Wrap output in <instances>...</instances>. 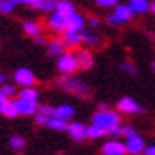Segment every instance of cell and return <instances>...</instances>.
Wrapping results in <instances>:
<instances>
[{
  "mask_svg": "<svg viewBox=\"0 0 155 155\" xmlns=\"http://www.w3.org/2000/svg\"><path fill=\"white\" fill-rule=\"evenodd\" d=\"M49 117H51V116H48V114H43V112H40V114L37 116V124H38V125H48Z\"/></svg>",
  "mask_w": 155,
  "mask_h": 155,
  "instance_id": "29",
  "label": "cell"
},
{
  "mask_svg": "<svg viewBox=\"0 0 155 155\" xmlns=\"http://www.w3.org/2000/svg\"><path fill=\"white\" fill-rule=\"evenodd\" d=\"M62 86L65 89H68L70 92H74V94H79V95H87V92H89L87 86L81 79H78V78H63Z\"/></svg>",
  "mask_w": 155,
  "mask_h": 155,
  "instance_id": "4",
  "label": "cell"
},
{
  "mask_svg": "<svg viewBox=\"0 0 155 155\" xmlns=\"http://www.w3.org/2000/svg\"><path fill=\"white\" fill-rule=\"evenodd\" d=\"M89 24H90V27L97 29V27L100 25V21H98V19H90V21H89Z\"/></svg>",
  "mask_w": 155,
  "mask_h": 155,
  "instance_id": "36",
  "label": "cell"
},
{
  "mask_svg": "<svg viewBox=\"0 0 155 155\" xmlns=\"http://www.w3.org/2000/svg\"><path fill=\"white\" fill-rule=\"evenodd\" d=\"M21 97L25 98V100H32V101H37L38 100V94L37 90L32 89V87H25L22 92H21Z\"/></svg>",
  "mask_w": 155,
  "mask_h": 155,
  "instance_id": "26",
  "label": "cell"
},
{
  "mask_svg": "<svg viewBox=\"0 0 155 155\" xmlns=\"http://www.w3.org/2000/svg\"><path fill=\"white\" fill-rule=\"evenodd\" d=\"M86 133H87L89 138L97 139V138H101L103 135H106V130L101 128V127H98V125H95V124H92L90 127H87V128H86Z\"/></svg>",
  "mask_w": 155,
  "mask_h": 155,
  "instance_id": "22",
  "label": "cell"
},
{
  "mask_svg": "<svg viewBox=\"0 0 155 155\" xmlns=\"http://www.w3.org/2000/svg\"><path fill=\"white\" fill-rule=\"evenodd\" d=\"M37 43H38V45H43V43H45L43 37H37Z\"/></svg>",
  "mask_w": 155,
  "mask_h": 155,
  "instance_id": "38",
  "label": "cell"
},
{
  "mask_svg": "<svg viewBox=\"0 0 155 155\" xmlns=\"http://www.w3.org/2000/svg\"><path fill=\"white\" fill-rule=\"evenodd\" d=\"M6 103H8V100H6V97H5L3 94H0V114H3Z\"/></svg>",
  "mask_w": 155,
  "mask_h": 155,
  "instance_id": "33",
  "label": "cell"
},
{
  "mask_svg": "<svg viewBox=\"0 0 155 155\" xmlns=\"http://www.w3.org/2000/svg\"><path fill=\"white\" fill-rule=\"evenodd\" d=\"M63 51H65V45L60 40H52L48 46V52L51 55H60L63 54Z\"/></svg>",
  "mask_w": 155,
  "mask_h": 155,
  "instance_id": "21",
  "label": "cell"
},
{
  "mask_svg": "<svg viewBox=\"0 0 155 155\" xmlns=\"http://www.w3.org/2000/svg\"><path fill=\"white\" fill-rule=\"evenodd\" d=\"M18 104V109H19V114H24V116H32L37 112L38 106H37V101H32V100H25V98L19 97L16 100Z\"/></svg>",
  "mask_w": 155,
  "mask_h": 155,
  "instance_id": "10",
  "label": "cell"
},
{
  "mask_svg": "<svg viewBox=\"0 0 155 155\" xmlns=\"http://www.w3.org/2000/svg\"><path fill=\"white\" fill-rule=\"evenodd\" d=\"M84 27V18L81 15L74 13L73 16L68 18V29L67 30H82Z\"/></svg>",
  "mask_w": 155,
  "mask_h": 155,
  "instance_id": "18",
  "label": "cell"
},
{
  "mask_svg": "<svg viewBox=\"0 0 155 155\" xmlns=\"http://www.w3.org/2000/svg\"><path fill=\"white\" fill-rule=\"evenodd\" d=\"M55 11L60 13L62 16H65V18H70V16H73L74 15V6L68 2V0H59L57 2V6H55Z\"/></svg>",
  "mask_w": 155,
  "mask_h": 155,
  "instance_id": "13",
  "label": "cell"
},
{
  "mask_svg": "<svg viewBox=\"0 0 155 155\" xmlns=\"http://www.w3.org/2000/svg\"><path fill=\"white\" fill-rule=\"evenodd\" d=\"M32 6H35L37 10L43 11V13H49L54 11L57 6V0H32Z\"/></svg>",
  "mask_w": 155,
  "mask_h": 155,
  "instance_id": "12",
  "label": "cell"
},
{
  "mask_svg": "<svg viewBox=\"0 0 155 155\" xmlns=\"http://www.w3.org/2000/svg\"><path fill=\"white\" fill-rule=\"evenodd\" d=\"M81 33H82V41H86V43H89V45H95L97 41H98L97 35L90 33V32H87V30H81Z\"/></svg>",
  "mask_w": 155,
  "mask_h": 155,
  "instance_id": "27",
  "label": "cell"
},
{
  "mask_svg": "<svg viewBox=\"0 0 155 155\" xmlns=\"http://www.w3.org/2000/svg\"><path fill=\"white\" fill-rule=\"evenodd\" d=\"M122 68H124L128 74H135V73H136V68H135V65H133V63H124Z\"/></svg>",
  "mask_w": 155,
  "mask_h": 155,
  "instance_id": "30",
  "label": "cell"
},
{
  "mask_svg": "<svg viewBox=\"0 0 155 155\" xmlns=\"http://www.w3.org/2000/svg\"><path fill=\"white\" fill-rule=\"evenodd\" d=\"M0 94H3L6 98H8V97H11L13 94H15V87H13L11 84H3L2 89H0Z\"/></svg>",
  "mask_w": 155,
  "mask_h": 155,
  "instance_id": "28",
  "label": "cell"
},
{
  "mask_svg": "<svg viewBox=\"0 0 155 155\" xmlns=\"http://www.w3.org/2000/svg\"><path fill=\"white\" fill-rule=\"evenodd\" d=\"M117 106H119V109H120L122 112H125V114H138V112L143 111L139 104L130 97H124L122 100L117 103Z\"/></svg>",
  "mask_w": 155,
  "mask_h": 155,
  "instance_id": "9",
  "label": "cell"
},
{
  "mask_svg": "<svg viewBox=\"0 0 155 155\" xmlns=\"http://www.w3.org/2000/svg\"><path fill=\"white\" fill-rule=\"evenodd\" d=\"M97 2L101 6H112V5L117 3V0H97Z\"/></svg>",
  "mask_w": 155,
  "mask_h": 155,
  "instance_id": "34",
  "label": "cell"
},
{
  "mask_svg": "<svg viewBox=\"0 0 155 155\" xmlns=\"http://www.w3.org/2000/svg\"><path fill=\"white\" fill-rule=\"evenodd\" d=\"M133 15H135V13H133V10L128 5H117L114 13L109 16L108 22L112 24V25H120V24L127 22V21H130L133 18Z\"/></svg>",
  "mask_w": 155,
  "mask_h": 155,
  "instance_id": "2",
  "label": "cell"
},
{
  "mask_svg": "<svg viewBox=\"0 0 155 155\" xmlns=\"http://www.w3.org/2000/svg\"><path fill=\"white\" fill-rule=\"evenodd\" d=\"M15 5H16L15 0H0V13L2 15H10L15 10Z\"/></svg>",
  "mask_w": 155,
  "mask_h": 155,
  "instance_id": "24",
  "label": "cell"
},
{
  "mask_svg": "<svg viewBox=\"0 0 155 155\" xmlns=\"http://www.w3.org/2000/svg\"><path fill=\"white\" fill-rule=\"evenodd\" d=\"M5 79V78H3V74H0V81H3Z\"/></svg>",
  "mask_w": 155,
  "mask_h": 155,
  "instance_id": "40",
  "label": "cell"
},
{
  "mask_svg": "<svg viewBox=\"0 0 155 155\" xmlns=\"http://www.w3.org/2000/svg\"><path fill=\"white\" fill-rule=\"evenodd\" d=\"M101 152L104 155H125L127 146L124 143H119L117 139H111L101 147Z\"/></svg>",
  "mask_w": 155,
  "mask_h": 155,
  "instance_id": "6",
  "label": "cell"
},
{
  "mask_svg": "<svg viewBox=\"0 0 155 155\" xmlns=\"http://www.w3.org/2000/svg\"><path fill=\"white\" fill-rule=\"evenodd\" d=\"M149 10H150V11L153 13V15H155V2H153V3H150V8H149Z\"/></svg>",
  "mask_w": 155,
  "mask_h": 155,
  "instance_id": "39",
  "label": "cell"
},
{
  "mask_svg": "<svg viewBox=\"0 0 155 155\" xmlns=\"http://www.w3.org/2000/svg\"><path fill=\"white\" fill-rule=\"evenodd\" d=\"M54 108H49V106H46V104H43V106L40 108V112H43V114H48V116H54Z\"/></svg>",
  "mask_w": 155,
  "mask_h": 155,
  "instance_id": "32",
  "label": "cell"
},
{
  "mask_svg": "<svg viewBox=\"0 0 155 155\" xmlns=\"http://www.w3.org/2000/svg\"><path fill=\"white\" fill-rule=\"evenodd\" d=\"M119 122H120V119L119 116L116 114L114 111H109V109H100L94 116V122L95 125L101 127V128L106 130V133H109L114 127H119Z\"/></svg>",
  "mask_w": 155,
  "mask_h": 155,
  "instance_id": "1",
  "label": "cell"
},
{
  "mask_svg": "<svg viewBox=\"0 0 155 155\" xmlns=\"http://www.w3.org/2000/svg\"><path fill=\"white\" fill-rule=\"evenodd\" d=\"M133 133H135V128H133V127H130V125H125L124 128H122V135H124L125 138H128L130 135H133Z\"/></svg>",
  "mask_w": 155,
  "mask_h": 155,
  "instance_id": "31",
  "label": "cell"
},
{
  "mask_svg": "<svg viewBox=\"0 0 155 155\" xmlns=\"http://www.w3.org/2000/svg\"><path fill=\"white\" fill-rule=\"evenodd\" d=\"M3 114H5L6 117H10V119H15V117H18V116H19V109H18V104H16V101H8V103H6Z\"/></svg>",
  "mask_w": 155,
  "mask_h": 155,
  "instance_id": "23",
  "label": "cell"
},
{
  "mask_svg": "<svg viewBox=\"0 0 155 155\" xmlns=\"http://www.w3.org/2000/svg\"><path fill=\"white\" fill-rule=\"evenodd\" d=\"M65 41L68 45H79V43H82L81 30H65Z\"/></svg>",
  "mask_w": 155,
  "mask_h": 155,
  "instance_id": "19",
  "label": "cell"
},
{
  "mask_svg": "<svg viewBox=\"0 0 155 155\" xmlns=\"http://www.w3.org/2000/svg\"><path fill=\"white\" fill-rule=\"evenodd\" d=\"M73 114H74V108L70 106V104H60V106L55 108V111H54V116H57L60 119H67V120L70 117H73Z\"/></svg>",
  "mask_w": 155,
  "mask_h": 155,
  "instance_id": "17",
  "label": "cell"
},
{
  "mask_svg": "<svg viewBox=\"0 0 155 155\" xmlns=\"http://www.w3.org/2000/svg\"><path fill=\"white\" fill-rule=\"evenodd\" d=\"M127 152H130L131 155H138L143 152L144 149V139L138 136L136 133H133V135H130L128 138H127Z\"/></svg>",
  "mask_w": 155,
  "mask_h": 155,
  "instance_id": "7",
  "label": "cell"
},
{
  "mask_svg": "<svg viewBox=\"0 0 155 155\" xmlns=\"http://www.w3.org/2000/svg\"><path fill=\"white\" fill-rule=\"evenodd\" d=\"M24 146H25L24 138H21V136H11V138H10V147H11V149L21 150Z\"/></svg>",
  "mask_w": 155,
  "mask_h": 155,
  "instance_id": "25",
  "label": "cell"
},
{
  "mask_svg": "<svg viewBox=\"0 0 155 155\" xmlns=\"http://www.w3.org/2000/svg\"><path fill=\"white\" fill-rule=\"evenodd\" d=\"M15 79H16V82L19 84V86L30 87V86H33V82H35V76H33V73L30 71L29 68H19L18 71L15 73Z\"/></svg>",
  "mask_w": 155,
  "mask_h": 155,
  "instance_id": "8",
  "label": "cell"
},
{
  "mask_svg": "<svg viewBox=\"0 0 155 155\" xmlns=\"http://www.w3.org/2000/svg\"><path fill=\"white\" fill-rule=\"evenodd\" d=\"M57 68H59V71L63 73V74H70V73L76 71V70L79 68V63H78L76 55H73V54H62L59 62H57Z\"/></svg>",
  "mask_w": 155,
  "mask_h": 155,
  "instance_id": "3",
  "label": "cell"
},
{
  "mask_svg": "<svg viewBox=\"0 0 155 155\" xmlns=\"http://www.w3.org/2000/svg\"><path fill=\"white\" fill-rule=\"evenodd\" d=\"M24 32L29 35V37L37 38L41 33V27L37 22H33V21H27V22H24Z\"/></svg>",
  "mask_w": 155,
  "mask_h": 155,
  "instance_id": "20",
  "label": "cell"
},
{
  "mask_svg": "<svg viewBox=\"0 0 155 155\" xmlns=\"http://www.w3.org/2000/svg\"><path fill=\"white\" fill-rule=\"evenodd\" d=\"M76 59H78V63H79L81 68H90L94 63V59H92V54L89 51H79L76 52Z\"/></svg>",
  "mask_w": 155,
  "mask_h": 155,
  "instance_id": "14",
  "label": "cell"
},
{
  "mask_svg": "<svg viewBox=\"0 0 155 155\" xmlns=\"http://www.w3.org/2000/svg\"><path fill=\"white\" fill-rule=\"evenodd\" d=\"M86 128H87V127H84L82 124L74 122V124H70L67 130H68V133H70V136H71L74 141H82L84 138L87 136Z\"/></svg>",
  "mask_w": 155,
  "mask_h": 155,
  "instance_id": "11",
  "label": "cell"
},
{
  "mask_svg": "<svg viewBox=\"0 0 155 155\" xmlns=\"http://www.w3.org/2000/svg\"><path fill=\"white\" fill-rule=\"evenodd\" d=\"M48 24H49V27H51L54 32H65L68 29V18L62 16L60 13L55 11L54 15L49 16Z\"/></svg>",
  "mask_w": 155,
  "mask_h": 155,
  "instance_id": "5",
  "label": "cell"
},
{
  "mask_svg": "<svg viewBox=\"0 0 155 155\" xmlns=\"http://www.w3.org/2000/svg\"><path fill=\"white\" fill-rule=\"evenodd\" d=\"M144 155H155V146H150V147H147Z\"/></svg>",
  "mask_w": 155,
  "mask_h": 155,
  "instance_id": "35",
  "label": "cell"
},
{
  "mask_svg": "<svg viewBox=\"0 0 155 155\" xmlns=\"http://www.w3.org/2000/svg\"><path fill=\"white\" fill-rule=\"evenodd\" d=\"M153 71H155V62H153Z\"/></svg>",
  "mask_w": 155,
  "mask_h": 155,
  "instance_id": "41",
  "label": "cell"
},
{
  "mask_svg": "<svg viewBox=\"0 0 155 155\" xmlns=\"http://www.w3.org/2000/svg\"><path fill=\"white\" fill-rule=\"evenodd\" d=\"M128 6L133 10V13H146L150 8L149 0H130Z\"/></svg>",
  "mask_w": 155,
  "mask_h": 155,
  "instance_id": "16",
  "label": "cell"
},
{
  "mask_svg": "<svg viewBox=\"0 0 155 155\" xmlns=\"http://www.w3.org/2000/svg\"><path fill=\"white\" fill-rule=\"evenodd\" d=\"M16 3H32V0H15Z\"/></svg>",
  "mask_w": 155,
  "mask_h": 155,
  "instance_id": "37",
  "label": "cell"
},
{
  "mask_svg": "<svg viewBox=\"0 0 155 155\" xmlns=\"http://www.w3.org/2000/svg\"><path fill=\"white\" fill-rule=\"evenodd\" d=\"M48 127L52 130H57V131H62V130H67L68 128V124H67V119H60L57 116H51L48 120Z\"/></svg>",
  "mask_w": 155,
  "mask_h": 155,
  "instance_id": "15",
  "label": "cell"
}]
</instances>
